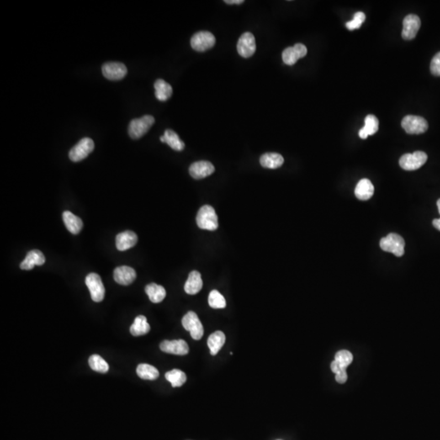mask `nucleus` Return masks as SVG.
<instances>
[{
	"label": "nucleus",
	"instance_id": "f257e3e1",
	"mask_svg": "<svg viewBox=\"0 0 440 440\" xmlns=\"http://www.w3.org/2000/svg\"><path fill=\"white\" fill-rule=\"evenodd\" d=\"M197 224L199 229L215 231L219 227V222L214 208L209 205L203 206L197 213Z\"/></svg>",
	"mask_w": 440,
	"mask_h": 440
},
{
	"label": "nucleus",
	"instance_id": "f03ea898",
	"mask_svg": "<svg viewBox=\"0 0 440 440\" xmlns=\"http://www.w3.org/2000/svg\"><path fill=\"white\" fill-rule=\"evenodd\" d=\"M155 123V119L151 115H145L142 118L133 119L129 125L128 132L133 140H138L145 135L152 126Z\"/></svg>",
	"mask_w": 440,
	"mask_h": 440
},
{
	"label": "nucleus",
	"instance_id": "7ed1b4c3",
	"mask_svg": "<svg viewBox=\"0 0 440 440\" xmlns=\"http://www.w3.org/2000/svg\"><path fill=\"white\" fill-rule=\"evenodd\" d=\"M405 241L401 236L398 234L390 233L380 241V247L386 252L392 253L397 257H401L404 255Z\"/></svg>",
	"mask_w": 440,
	"mask_h": 440
},
{
	"label": "nucleus",
	"instance_id": "20e7f679",
	"mask_svg": "<svg viewBox=\"0 0 440 440\" xmlns=\"http://www.w3.org/2000/svg\"><path fill=\"white\" fill-rule=\"evenodd\" d=\"M427 158L426 153L421 151L404 154L399 159V166L405 171H416L426 163Z\"/></svg>",
	"mask_w": 440,
	"mask_h": 440
},
{
	"label": "nucleus",
	"instance_id": "39448f33",
	"mask_svg": "<svg viewBox=\"0 0 440 440\" xmlns=\"http://www.w3.org/2000/svg\"><path fill=\"white\" fill-rule=\"evenodd\" d=\"M401 125L408 134L412 135L422 134L428 129V123L420 116H406L403 118Z\"/></svg>",
	"mask_w": 440,
	"mask_h": 440
},
{
	"label": "nucleus",
	"instance_id": "423d86ee",
	"mask_svg": "<svg viewBox=\"0 0 440 440\" xmlns=\"http://www.w3.org/2000/svg\"><path fill=\"white\" fill-rule=\"evenodd\" d=\"M182 325L187 331L190 332L193 339L200 340L204 335V329L197 314L193 311L187 313L182 319Z\"/></svg>",
	"mask_w": 440,
	"mask_h": 440
},
{
	"label": "nucleus",
	"instance_id": "0eeeda50",
	"mask_svg": "<svg viewBox=\"0 0 440 440\" xmlns=\"http://www.w3.org/2000/svg\"><path fill=\"white\" fill-rule=\"evenodd\" d=\"M215 44L214 34L209 31H199L193 34L191 39V47L193 50L203 52L212 49Z\"/></svg>",
	"mask_w": 440,
	"mask_h": 440
},
{
	"label": "nucleus",
	"instance_id": "6e6552de",
	"mask_svg": "<svg viewBox=\"0 0 440 440\" xmlns=\"http://www.w3.org/2000/svg\"><path fill=\"white\" fill-rule=\"evenodd\" d=\"M94 142L92 139L83 138L70 150L69 154L70 160L75 162L82 161L94 150Z\"/></svg>",
	"mask_w": 440,
	"mask_h": 440
},
{
	"label": "nucleus",
	"instance_id": "1a4fd4ad",
	"mask_svg": "<svg viewBox=\"0 0 440 440\" xmlns=\"http://www.w3.org/2000/svg\"><path fill=\"white\" fill-rule=\"evenodd\" d=\"M86 285L89 289L92 300L96 303H100L103 301L105 293V289L104 286L101 278L97 273H90L86 277Z\"/></svg>",
	"mask_w": 440,
	"mask_h": 440
},
{
	"label": "nucleus",
	"instance_id": "9d476101",
	"mask_svg": "<svg viewBox=\"0 0 440 440\" xmlns=\"http://www.w3.org/2000/svg\"><path fill=\"white\" fill-rule=\"evenodd\" d=\"M421 27V20L416 15L410 14L403 21L402 38L405 40H412L416 36Z\"/></svg>",
	"mask_w": 440,
	"mask_h": 440
},
{
	"label": "nucleus",
	"instance_id": "9b49d317",
	"mask_svg": "<svg viewBox=\"0 0 440 440\" xmlns=\"http://www.w3.org/2000/svg\"><path fill=\"white\" fill-rule=\"evenodd\" d=\"M102 73L107 79L118 81L125 77L128 74V69L123 63L108 62L103 65Z\"/></svg>",
	"mask_w": 440,
	"mask_h": 440
},
{
	"label": "nucleus",
	"instance_id": "f8f14e48",
	"mask_svg": "<svg viewBox=\"0 0 440 440\" xmlns=\"http://www.w3.org/2000/svg\"><path fill=\"white\" fill-rule=\"evenodd\" d=\"M237 52L244 58H249L255 54L256 51L255 38L250 32L244 33L237 42Z\"/></svg>",
	"mask_w": 440,
	"mask_h": 440
},
{
	"label": "nucleus",
	"instance_id": "ddd939ff",
	"mask_svg": "<svg viewBox=\"0 0 440 440\" xmlns=\"http://www.w3.org/2000/svg\"><path fill=\"white\" fill-rule=\"evenodd\" d=\"M308 49L305 45L296 44L293 47H289L285 49L282 52V60L287 65H293L298 60L307 55Z\"/></svg>",
	"mask_w": 440,
	"mask_h": 440
},
{
	"label": "nucleus",
	"instance_id": "4468645a",
	"mask_svg": "<svg viewBox=\"0 0 440 440\" xmlns=\"http://www.w3.org/2000/svg\"><path fill=\"white\" fill-rule=\"evenodd\" d=\"M214 172V166L208 161H196L189 167V174L195 180L207 178Z\"/></svg>",
	"mask_w": 440,
	"mask_h": 440
},
{
	"label": "nucleus",
	"instance_id": "2eb2a0df",
	"mask_svg": "<svg viewBox=\"0 0 440 440\" xmlns=\"http://www.w3.org/2000/svg\"><path fill=\"white\" fill-rule=\"evenodd\" d=\"M161 351L166 353L185 356L188 353L189 348L184 340H173V341H163L160 344Z\"/></svg>",
	"mask_w": 440,
	"mask_h": 440
},
{
	"label": "nucleus",
	"instance_id": "dca6fc26",
	"mask_svg": "<svg viewBox=\"0 0 440 440\" xmlns=\"http://www.w3.org/2000/svg\"><path fill=\"white\" fill-rule=\"evenodd\" d=\"M113 278L118 284L129 285L136 278V272L132 267L128 266L118 267L113 272Z\"/></svg>",
	"mask_w": 440,
	"mask_h": 440
},
{
	"label": "nucleus",
	"instance_id": "f3484780",
	"mask_svg": "<svg viewBox=\"0 0 440 440\" xmlns=\"http://www.w3.org/2000/svg\"><path fill=\"white\" fill-rule=\"evenodd\" d=\"M137 235L131 231H125L116 236V247L119 251H125L137 243Z\"/></svg>",
	"mask_w": 440,
	"mask_h": 440
},
{
	"label": "nucleus",
	"instance_id": "a211bd4d",
	"mask_svg": "<svg viewBox=\"0 0 440 440\" xmlns=\"http://www.w3.org/2000/svg\"><path fill=\"white\" fill-rule=\"evenodd\" d=\"M45 257L44 254L38 250H33L27 254L24 261L22 262L20 267L22 270H31L34 266H42L45 263Z\"/></svg>",
	"mask_w": 440,
	"mask_h": 440
},
{
	"label": "nucleus",
	"instance_id": "6ab92c4d",
	"mask_svg": "<svg viewBox=\"0 0 440 440\" xmlns=\"http://www.w3.org/2000/svg\"><path fill=\"white\" fill-rule=\"evenodd\" d=\"M373 193H374V187L372 182L368 179H362L360 181L355 189L356 197L361 201L370 199L371 197H373Z\"/></svg>",
	"mask_w": 440,
	"mask_h": 440
},
{
	"label": "nucleus",
	"instance_id": "aec40b11",
	"mask_svg": "<svg viewBox=\"0 0 440 440\" xmlns=\"http://www.w3.org/2000/svg\"><path fill=\"white\" fill-rule=\"evenodd\" d=\"M203 282H202V276L199 272L193 271L188 275V278L184 285V290L188 294H196L199 293L202 289Z\"/></svg>",
	"mask_w": 440,
	"mask_h": 440
},
{
	"label": "nucleus",
	"instance_id": "412c9836",
	"mask_svg": "<svg viewBox=\"0 0 440 440\" xmlns=\"http://www.w3.org/2000/svg\"><path fill=\"white\" fill-rule=\"evenodd\" d=\"M63 221L65 223L66 229L72 234L79 233L83 227L82 219L67 210L63 213Z\"/></svg>",
	"mask_w": 440,
	"mask_h": 440
},
{
	"label": "nucleus",
	"instance_id": "4be33fe9",
	"mask_svg": "<svg viewBox=\"0 0 440 440\" xmlns=\"http://www.w3.org/2000/svg\"><path fill=\"white\" fill-rule=\"evenodd\" d=\"M259 161L261 166L264 168L277 169L283 165L284 158L281 154L277 153H267L262 154Z\"/></svg>",
	"mask_w": 440,
	"mask_h": 440
},
{
	"label": "nucleus",
	"instance_id": "5701e85b",
	"mask_svg": "<svg viewBox=\"0 0 440 440\" xmlns=\"http://www.w3.org/2000/svg\"><path fill=\"white\" fill-rule=\"evenodd\" d=\"M225 340L226 337L222 331H216L209 336L207 345L209 346L212 356H215L218 354L225 343Z\"/></svg>",
	"mask_w": 440,
	"mask_h": 440
},
{
	"label": "nucleus",
	"instance_id": "b1692460",
	"mask_svg": "<svg viewBox=\"0 0 440 440\" xmlns=\"http://www.w3.org/2000/svg\"><path fill=\"white\" fill-rule=\"evenodd\" d=\"M145 292L152 303H161V301H163L164 298H166V289H164L163 286L155 283L148 285L145 287Z\"/></svg>",
	"mask_w": 440,
	"mask_h": 440
},
{
	"label": "nucleus",
	"instance_id": "393cba45",
	"mask_svg": "<svg viewBox=\"0 0 440 440\" xmlns=\"http://www.w3.org/2000/svg\"><path fill=\"white\" fill-rule=\"evenodd\" d=\"M154 88H155V97L160 101H167L173 92L171 85L162 79L156 80L154 83Z\"/></svg>",
	"mask_w": 440,
	"mask_h": 440
},
{
	"label": "nucleus",
	"instance_id": "a878e982",
	"mask_svg": "<svg viewBox=\"0 0 440 440\" xmlns=\"http://www.w3.org/2000/svg\"><path fill=\"white\" fill-rule=\"evenodd\" d=\"M150 330V325L147 322V319L144 315H139L135 318V321L130 326V332L133 336L138 337L147 335Z\"/></svg>",
	"mask_w": 440,
	"mask_h": 440
},
{
	"label": "nucleus",
	"instance_id": "bb28decb",
	"mask_svg": "<svg viewBox=\"0 0 440 440\" xmlns=\"http://www.w3.org/2000/svg\"><path fill=\"white\" fill-rule=\"evenodd\" d=\"M136 373L140 378L145 380H155L159 376L158 370L148 363L139 364L136 368Z\"/></svg>",
	"mask_w": 440,
	"mask_h": 440
},
{
	"label": "nucleus",
	"instance_id": "cd10ccee",
	"mask_svg": "<svg viewBox=\"0 0 440 440\" xmlns=\"http://www.w3.org/2000/svg\"><path fill=\"white\" fill-rule=\"evenodd\" d=\"M163 136L165 137V143L174 150L182 151L184 149L185 146L184 143L181 140V138L179 137V135L174 130H166L164 133Z\"/></svg>",
	"mask_w": 440,
	"mask_h": 440
},
{
	"label": "nucleus",
	"instance_id": "c85d7f7f",
	"mask_svg": "<svg viewBox=\"0 0 440 440\" xmlns=\"http://www.w3.org/2000/svg\"><path fill=\"white\" fill-rule=\"evenodd\" d=\"M166 379L171 383L173 388H180L187 381V377L183 371L173 369L166 373Z\"/></svg>",
	"mask_w": 440,
	"mask_h": 440
},
{
	"label": "nucleus",
	"instance_id": "c756f323",
	"mask_svg": "<svg viewBox=\"0 0 440 440\" xmlns=\"http://www.w3.org/2000/svg\"><path fill=\"white\" fill-rule=\"evenodd\" d=\"M89 365L92 369L99 373H107L109 368L108 363L98 355H92V356H90Z\"/></svg>",
	"mask_w": 440,
	"mask_h": 440
},
{
	"label": "nucleus",
	"instance_id": "7c9ffc66",
	"mask_svg": "<svg viewBox=\"0 0 440 440\" xmlns=\"http://www.w3.org/2000/svg\"><path fill=\"white\" fill-rule=\"evenodd\" d=\"M209 305L214 309H222L226 307V300L218 290H212L208 298Z\"/></svg>",
	"mask_w": 440,
	"mask_h": 440
},
{
	"label": "nucleus",
	"instance_id": "2f4dec72",
	"mask_svg": "<svg viewBox=\"0 0 440 440\" xmlns=\"http://www.w3.org/2000/svg\"><path fill=\"white\" fill-rule=\"evenodd\" d=\"M364 127L363 129L368 135H373L378 130L379 122L378 118L373 114H368L364 119Z\"/></svg>",
	"mask_w": 440,
	"mask_h": 440
},
{
	"label": "nucleus",
	"instance_id": "473e14b6",
	"mask_svg": "<svg viewBox=\"0 0 440 440\" xmlns=\"http://www.w3.org/2000/svg\"><path fill=\"white\" fill-rule=\"evenodd\" d=\"M335 361H337L342 365V367L346 368V367L349 364H351V362L353 361V356L350 351L342 350V351H338L336 353Z\"/></svg>",
	"mask_w": 440,
	"mask_h": 440
},
{
	"label": "nucleus",
	"instance_id": "72a5a7b5",
	"mask_svg": "<svg viewBox=\"0 0 440 440\" xmlns=\"http://www.w3.org/2000/svg\"><path fill=\"white\" fill-rule=\"evenodd\" d=\"M365 14L362 12H356L354 15V18L351 22H346V27L349 30L360 29L363 22L365 21Z\"/></svg>",
	"mask_w": 440,
	"mask_h": 440
},
{
	"label": "nucleus",
	"instance_id": "f704fd0d",
	"mask_svg": "<svg viewBox=\"0 0 440 440\" xmlns=\"http://www.w3.org/2000/svg\"><path fill=\"white\" fill-rule=\"evenodd\" d=\"M431 71L434 75L440 76V52L431 60Z\"/></svg>",
	"mask_w": 440,
	"mask_h": 440
},
{
	"label": "nucleus",
	"instance_id": "c9c22d12",
	"mask_svg": "<svg viewBox=\"0 0 440 440\" xmlns=\"http://www.w3.org/2000/svg\"><path fill=\"white\" fill-rule=\"evenodd\" d=\"M331 369H332L333 372H334L335 374L341 373V372H343V371H346V368L342 367V365H341L337 361H335H335H333L332 363H331Z\"/></svg>",
	"mask_w": 440,
	"mask_h": 440
},
{
	"label": "nucleus",
	"instance_id": "e433bc0d",
	"mask_svg": "<svg viewBox=\"0 0 440 440\" xmlns=\"http://www.w3.org/2000/svg\"><path fill=\"white\" fill-rule=\"evenodd\" d=\"M346 380H347V374H346V371L336 374V381L337 383L342 384V383H346Z\"/></svg>",
	"mask_w": 440,
	"mask_h": 440
},
{
	"label": "nucleus",
	"instance_id": "4c0bfd02",
	"mask_svg": "<svg viewBox=\"0 0 440 440\" xmlns=\"http://www.w3.org/2000/svg\"><path fill=\"white\" fill-rule=\"evenodd\" d=\"M224 2H226L227 4H241L243 3L244 0H225Z\"/></svg>",
	"mask_w": 440,
	"mask_h": 440
},
{
	"label": "nucleus",
	"instance_id": "58836bf2",
	"mask_svg": "<svg viewBox=\"0 0 440 440\" xmlns=\"http://www.w3.org/2000/svg\"><path fill=\"white\" fill-rule=\"evenodd\" d=\"M433 225L436 229L440 231V219H434Z\"/></svg>",
	"mask_w": 440,
	"mask_h": 440
},
{
	"label": "nucleus",
	"instance_id": "ea45409f",
	"mask_svg": "<svg viewBox=\"0 0 440 440\" xmlns=\"http://www.w3.org/2000/svg\"><path fill=\"white\" fill-rule=\"evenodd\" d=\"M437 206H438L439 212H440V199H439L438 202H437Z\"/></svg>",
	"mask_w": 440,
	"mask_h": 440
}]
</instances>
